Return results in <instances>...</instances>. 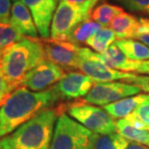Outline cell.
<instances>
[{"instance_id":"cell-24","label":"cell","mask_w":149,"mask_h":149,"mask_svg":"<svg viewBox=\"0 0 149 149\" xmlns=\"http://www.w3.org/2000/svg\"><path fill=\"white\" fill-rule=\"evenodd\" d=\"M124 119L139 129L149 131V94L143 102L137 107L134 112L127 116Z\"/></svg>"},{"instance_id":"cell-4","label":"cell","mask_w":149,"mask_h":149,"mask_svg":"<svg viewBox=\"0 0 149 149\" xmlns=\"http://www.w3.org/2000/svg\"><path fill=\"white\" fill-rule=\"evenodd\" d=\"M93 133L65 113L57 119L49 149H93Z\"/></svg>"},{"instance_id":"cell-14","label":"cell","mask_w":149,"mask_h":149,"mask_svg":"<svg viewBox=\"0 0 149 149\" xmlns=\"http://www.w3.org/2000/svg\"><path fill=\"white\" fill-rule=\"evenodd\" d=\"M10 22L22 36L31 39H38V29L32 14L22 0H17L13 4Z\"/></svg>"},{"instance_id":"cell-31","label":"cell","mask_w":149,"mask_h":149,"mask_svg":"<svg viewBox=\"0 0 149 149\" xmlns=\"http://www.w3.org/2000/svg\"><path fill=\"white\" fill-rule=\"evenodd\" d=\"M136 40H139V42H141L142 43H144L145 45H147L149 47V34L141 35V36L136 38Z\"/></svg>"},{"instance_id":"cell-30","label":"cell","mask_w":149,"mask_h":149,"mask_svg":"<svg viewBox=\"0 0 149 149\" xmlns=\"http://www.w3.org/2000/svg\"><path fill=\"white\" fill-rule=\"evenodd\" d=\"M144 34H149V18L139 17V28L137 37L141 36V35H144Z\"/></svg>"},{"instance_id":"cell-32","label":"cell","mask_w":149,"mask_h":149,"mask_svg":"<svg viewBox=\"0 0 149 149\" xmlns=\"http://www.w3.org/2000/svg\"><path fill=\"white\" fill-rule=\"evenodd\" d=\"M127 149H149L148 147H146L145 145L143 144H139V143H135V142H133V143H130L129 146Z\"/></svg>"},{"instance_id":"cell-20","label":"cell","mask_w":149,"mask_h":149,"mask_svg":"<svg viewBox=\"0 0 149 149\" xmlns=\"http://www.w3.org/2000/svg\"><path fill=\"white\" fill-rule=\"evenodd\" d=\"M116 34L111 28L102 27L96 34L91 37L86 43L96 53H105L109 47L116 42Z\"/></svg>"},{"instance_id":"cell-29","label":"cell","mask_w":149,"mask_h":149,"mask_svg":"<svg viewBox=\"0 0 149 149\" xmlns=\"http://www.w3.org/2000/svg\"><path fill=\"white\" fill-rule=\"evenodd\" d=\"M12 91H14L11 87V85L9 84V82L7 81V79L3 74V72L0 68V105L3 102V100L5 99L9 93Z\"/></svg>"},{"instance_id":"cell-13","label":"cell","mask_w":149,"mask_h":149,"mask_svg":"<svg viewBox=\"0 0 149 149\" xmlns=\"http://www.w3.org/2000/svg\"><path fill=\"white\" fill-rule=\"evenodd\" d=\"M32 14L38 32L43 40L49 39L53 17L57 10V0H22Z\"/></svg>"},{"instance_id":"cell-15","label":"cell","mask_w":149,"mask_h":149,"mask_svg":"<svg viewBox=\"0 0 149 149\" xmlns=\"http://www.w3.org/2000/svg\"><path fill=\"white\" fill-rule=\"evenodd\" d=\"M110 28L116 34L117 40L136 39L139 28V17L129 13L122 12L111 22Z\"/></svg>"},{"instance_id":"cell-11","label":"cell","mask_w":149,"mask_h":149,"mask_svg":"<svg viewBox=\"0 0 149 149\" xmlns=\"http://www.w3.org/2000/svg\"><path fill=\"white\" fill-rule=\"evenodd\" d=\"M94 84L83 72L70 71L65 73L53 88L61 100H74L87 96Z\"/></svg>"},{"instance_id":"cell-6","label":"cell","mask_w":149,"mask_h":149,"mask_svg":"<svg viewBox=\"0 0 149 149\" xmlns=\"http://www.w3.org/2000/svg\"><path fill=\"white\" fill-rule=\"evenodd\" d=\"M90 17L91 15L84 9L62 0L53 17L50 38L56 40H68L72 31Z\"/></svg>"},{"instance_id":"cell-18","label":"cell","mask_w":149,"mask_h":149,"mask_svg":"<svg viewBox=\"0 0 149 149\" xmlns=\"http://www.w3.org/2000/svg\"><path fill=\"white\" fill-rule=\"evenodd\" d=\"M116 132L120 136L127 139L128 141H133L135 143L147 144L149 139V131L144 129H139L132 125L126 119L122 118L117 120L116 123Z\"/></svg>"},{"instance_id":"cell-26","label":"cell","mask_w":149,"mask_h":149,"mask_svg":"<svg viewBox=\"0 0 149 149\" xmlns=\"http://www.w3.org/2000/svg\"><path fill=\"white\" fill-rule=\"evenodd\" d=\"M126 83L138 86L141 91H146L149 93V75H137L134 74L131 79Z\"/></svg>"},{"instance_id":"cell-2","label":"cell","mask_w":149,"mask_h":149,"mask_svg":"<svg viewBox=\"0 0 149 149\" xmlns=\"http://www.w3.org/2000/svg\"><path fill=\"white\" fill-rule=\"evenodd\" d=\"M63 108L48 109L0 139V149H49Z\"/></svg>"},{"instance_id":"cell-21","label":"cell","mask_w":149,"mask_h":149,"mask_svg":"<svg viewBox=\"0 0 149 149\" xmlns=\"http://www.w3.org/2000/svg\"><path fill=\"white\" fill-rule=\"evenodd\" d=\"M122 12V8L119 6L110 4V3H102L93 9L91 15V18L100 24L102 27H107L110 26L113 18Z\"/></svg>"},{"instance_id":"cell-7","label":"cell","mask_w":149,"mask_h":149,"mask_svg":"<svg viewBox=\"0 0 149 149\" xmlns=\"http://www.w3.org/2000/svg\"><path fill=\"white\" fill-rule=\"evenodd\" d=\"M78 69L88 75L94 83H106L115 80H122L125 83L134 73H127L113 69L96 58L95 52L88 47H81Z\"/></svg>"},{"instance_id":"cell-16","label":"cell","mask_w":149,"mask_h":149,"mask_svg":"<svg viewBox=\"0 0 149 149\" xmlns=\"http://www.w3.org/2000/svg\"><path fill=\"white\" fill-rule=\"evenodd\" d=\"M148 97V94L139 93L138 95L130 96L121 99L113 104H109L103 107V109L113 117V118H125L137 109V107L141 104Z\"/></svg>"},{"instance_id":"cell-9","label":"cell","mask_w":149,"mask_h":149,"mask_svg":"<svg viewBox=\"0 0 149 149\" xmlns=\"http://www.w3.org/2000/svg\"><path fill=\"white\" fill-rule=\"evenodd\" d=\"M65 75V72L61 66L45 59L25 75L19 86L40 93L54 87Z\"/></svg>"},{"instance_id":"cell-1","label":"cell","mask_w":149,"mask_h":149,"mask_svg":"<svg viewBox=\"0 0 149 149\" xmlns=\"http://www.w3.org/2000/svg\"><path fill=\"white\" fill-rule=\"evenodd\" d=\"M60 100L53 87L40 93L21 86L15 88L0 105V139L10 135L43 111L51 109Z\"/></svg>"},{"instance_id":"cell-27","label":"cell","mask_w":149,"mask_h":149,"mask_svg":"<svg viewBox=\"0 0 149 149\" xmlns=\"http://www.w3.org/2000/svg\"><path fill=\"white\" fill-rule=\"evenodd\" d=\"M65 1L70 3V4L78 6V7H81L82 9H84L86 12H88V14L91 15L93 9L95 8L96 3L99 1V0H65Z\"/></svg>"},{"instance_id":"cell-10","label":"cell","mask_w":149,"mask_h":149,"mask_svg":"<svg viewBox=\"0 0 149 149\" xmlns=\"http://www.w3.org/2000/svg\"><path fill=\"white\" fill-rule=\"evenodd\" d=\"M40 42L47 60L61 66L63 69L78 68L81 49L78 44L69 40H56L52 39Z\"/></svg>"},{"instance_id":"cell-19","label":"cell","mask_w":149,"mask_h":149,"mask_svg":"<svg viewBox=\"0 0 149 149\" xmlns=\"http://www.w3.org/2000/svg\"><path fill=\"white\" fill-rule=\"evenodd\" d=\"M129 141L118 133L101 135L93 134V149H127Z\"/></svg>"},{"instance_id":"cell-35","label":"cell","mask_w":149,"mask_h":149,"mask_svg":"<svg viewBox=\"0 0 149 149\" xmlns=\"http://www.w3.org/2000/svg\"><path fill=\"white\" fill-rule=\"evenodd\" d=\"M15 1H17V0H15Z\"/></svg>"},{"instance_id":"cell-34","label":"cell","mask_w":149,"mask_h":149,"mask_svg":"<svg viewBox=\"0 0 149 149\" xmlns=\"http://www.w3.org/2000/svg\"><path fill=\"white\" fill-rule=\"evenodd\" d=\"M57 1H60V2H61V1H62V0H57Z\"/></svg>"},{"instance_id":"cell-22","label":"cell","mask_w":149,"mask_h":149,"mask_svg":"<svg viewBox=\"0 0 149 149\" xmlns=\"http://www.w3.org/2000/svg\"><path fill=\"white\" fill-rule=\"evenodd\" d=\"M101 28H102V26L95 21L91 19L85 20L72 31L71 34L69 35L68 40L75 44L86 42L91 37L96 34Z\"/></svg>"},{"instance_id":"cell-25","label":"cell","mask_w":149,"mask_h":149,"mask_svg":"<svg viewBox=\"0 0 149 149\" xmlns=\"http://www.w3.org/2000/svg\"><path fill=\"white\" fill-rule=\"evenodd\" d=\"M130 12L149 15V0H116Z\"/></svg>"},{"instance_id":"cell-12","label":"cell","mask_w":149,"mask_h":149,"mask_svg":"<svg viewBox=\"0 0 149 149\" xmlns=\"http://www.w3.org/2000/svg\"><path fill=\"white\" fill-rule=\"evenodd\" d=\"M95 56L101 62L116 70L131 73H141L149 75V60L148 61H134L130 60L118 49L115 43L112 44L105 53L95 52Z\"/></svg>"},{"instance_id":"cell-8","label":"cell","mask_w":149,"mask_h":149,"mask_svg":"<svg viewBox=\"0 0 149 149\" xmlns=\"http://www.w3.org/2000/svg\"><path fill=\"white\" fill-rule=\"evenodd\" d=\"M141 90L138 86L125 82H106L95 83L82 102L94 106H106L130 96L139 94Z\"/></svg>"},{"instance_id":"cell-28","label":"cell","mask_w":149,"mask_h":149,"mask_svg":"<svg viewBox=\"0 0 149 149\" xmlns=\"http://www.w3.org/2000/svg\"><path fill=\"white\" fill-rule=\"evenodd\" d=\"M12 7L11 0H0V21H10Z\"/></svg>"},{"instance_id":"cell-33","label":"cell","mask_w":149,"mask_h":149,"mask_svg":"<svg viewBox=\"0 0 149 149\" xmlns=\"http://www.w3.org/2000/svg\"><path fill=\"white\" fill-rule=\"evenodd\" d=\"M147 145H148V146H149V139H148V142H147Z\"/></svg>"},{"instance_id":"cell-5","label":"cell","mask_w":149,"mask_h":149,"mask_svg":"<svg viewBox=\"0 0 149 149\" xmlns=\"http://www.w3.org/2000/svg\"><path fill=\"white\" fill-rule=\"evenodd\" d=\"M68 115L95 134L107 135L116 132V121L104 109L86 103L74 104L68 109Z\"/></svg>"},{"instance_id":"cell-23","label":"cell","mask_w":149,"mask_h":149,"mask_svg":"<svg viewBox=\"0 0 149 149\" xmlns=\"http://www.w3.org/2000/svg\"><path fill=\"white\" fill-rule=\"evenodd\" d=\"M26 37L17 32L10 21H0V57L13 44L20 42Z\"/></svg>"},{"instance_id":"cell-17","label":"cell","mask_w":149,"mask_h":149,"mask_svg":"<svg viewBox=\"0 0 149 149\" xmlns=\"http://www.w3.org/2000/svg\"><path fill=\"white\" fill-rule=\"evenodd\" d=\"M115 44L130 60H134V61H148L149 60V47L141 42L134 39H123L116 40Z\"/></svg>"},{"instance_id":"cell-3","label":"cell","mask_w":149,"mask_h":149,"mask_svg":"<svg viewBox=\"0 0 149 149\" xmlns=\"http://www.w3.org/2000/svg\"><path fill=\"white\" fill-rule=\"evenodd\" d=\"M45 58L40 40L24 38L8 48L0 57V68L13 90L19 86L25 75Z\"/></svg>"}]
</instances>
